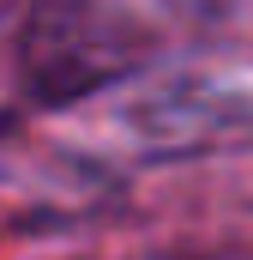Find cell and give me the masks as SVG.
I'll return each mask as SVG.
<instances>
[]
</instances>
